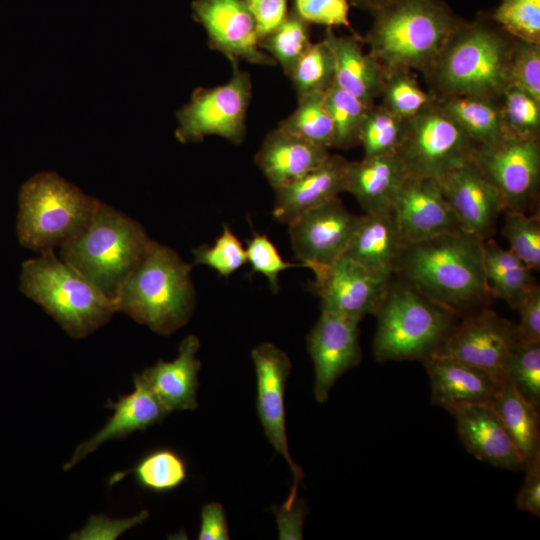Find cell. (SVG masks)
I'll return each mask as SVG.
<instances>
[{
	"instance_id": "cell-1",
	"label": "cell",
	"mask_w": 540,
	"mask_h": 540,
	"mask_svg": "<svg viewBox=\"0 0 540 540\" xmlns=\"http://www.w3.org/2000/svg\"><path fill=\"white\" fill-rule=\"evenodd\" d=\"M482 242L459 230L408 243L396 273L432 302L463 313L490 295Z\"/></svg>"
},
{
	"instance_id": "cell-2",
	"label": "cell",
	"mask_w": 540,
	"mask_h": 540,
	"mask_svg": "<svg viewBox=\"0 0 540 540\" xmlns=\"http://www.w3.org/2000/svg\"><path fill=\"white\" fill-rule=\"evenodd\" d=\"M373 13L365 42L385 69L426 73L461 23L441 0H387Z\"/></svg>"
},
{
	"instance_id": "cell-3",
	"label": "cell",
	"mask_w": 540,
	"mask_h": 540,
	"mask_svg": "<svg viewBox=\"0 0 540 540\" xmlns=\"http://www.w3.org/2000/svg\"><path fill=\"white\" fill-rule=\"evenodd\" d=\"M192 264L168 246L151 240L115 299L116 312L155 333L170 335L184 326L195 306Z\"/></svg>"
},
{
	"instance_id": "cell-4",
	"label": "cell",
	"mask_w": 540,
	"mask_h": 540,
	"mask_svg": "<svg viewBox=\"0 0 540 540\" xmlns=\"http://www.w3.org/2000/svg\"><path fill=\"white\" fill-rule=\"evenodd\" d=\"M151 240L138 221L100 201L91 221L58 248V256L115 303Z\"/></svg>"
},
{
	"instance_id": "cell-5",
	"label": "cell",
	"mask_w": 540,
	"mask_h": 540,
	"mask_svg": "<svg viewBox=\"0 0 540 540\" xmlns=\"http://www.w3.org/2000/svg\"><path fill=\"white\" fill-rule=\"evenodd\" d=\"M513 42L482 21L460 23L425 73L440 94L500 97Z\"/></svg>"
},
{
	"instance_id": "cell-6",
	"label": "cell",
	"mask_w": 540,
	"mask_h": 540,
	"mask_svg": "<svg viewBox=\"0 0 540 540\" xmlns=\"http://www.w3.org/2000/svg\"><path fill=\"white\" fill-rule=\"evenodd\" d=\"M19 290L40 305L73 338H84L109 322L115 303L55 251L25 260Z\"/></svg>"
},
{
	"instance_id": "cell-7",
	"label": "cell",
	"mask_w": 540,
	"mask_h": 540,
	"mask_svg": "<svg viewBox=\"0 0 540 540\" xmlns=\"http://www.w3.org/2000/svg\"><path fill=\"white\" fill-rule=\"evenodd\" d=\"M99 202L54 171L36 173L20 187L18 241L39 254L55 251L87 226Z\"/></svg>"
},
{
	"instance_id": "cell-8",
	"label": "cell",
	"mask_w": 540,
	"mask_h": 540,
	"mask_svg": "<svg viewBox=\"0 0 540 540\" xmlns=\"http://www.w3.org/2000/svg\"><path fill=\"white\" fill-rule=\"evenodd\" d=\"M375 359L422 360L435 352L454 325L455 314L432 302L405 281L387 286L375 313Z\"/></svg>"
},
{
	"instance_id": "cell-9",
	"label": "cell",
	"mask_w": 540,
	"mask_h": 540,
	"mask_svg": "<svg viewBox=\"0 0 540 540\" xmlns=\"http://www.w3.org/2000/svg\"><path fill=\"white\" fill-rule=\"evenodd\" d=\"M477 145L439 106L436 97L421 112L407 120L397 154L408 176L439 181L472 159Z\"/></svg>"
},
{
	"instance_id": "cell-10",
	"label": "cell",
	"mask_w": 540,
	"mask_h": 540,
	"mask_svg": "<svg viewBox=\"0 0 540 540\" xmlns=\"http://www.w3.org/2000/svg\"><path fill=\"white\" fill-rule=\"evenodd\" d=\"M251 94L249 73L232 64L231 78L226 83L195 89L190 101L176 112L175 137L181 143L200 142L207 136L241 143Z\"/></svg>"
},
{
	"instance_id": "cell-11",
	"label": "cell",
	"mask_w": 540,
	"mask_h": 540,
	"mask_svg": "<svg viewBox=\"0 0 540 540\" xmlns=\"http://www.w3.org/2000/svg\"><path fill=\"white\" fill-rule=\"evenodd\" d=\"M472 160L498 191L504 212L527 213L536 203L540 182L538 138L507 132L495 143L477 145Z\"/></svg>"
},
{
	"instance_id": "cell-12",
	"label": "cell",
	"mask_w": 540,
	"mask_h": 540,
	"mask_svg": "<svg viewBox=\"0 0 540 540\" xmlns=\"http://www.w3.org/2000/svg\"><path fill=\"white\" fill-rule=\"evenodd\" d=\"M255 368L258 417L268 442L289 465L293 484L282 504L289 508L297 499L298 487L303 480V470L289 452L286 434L285 389L291 371L287 354L272 343H261L251 351Z\"/></svg>"
},
{
	"instance_id": "cell-13",
	"label": "cell",
	"mask_w": 540,
	"mask_h": 540,
	"mask_svg": "<svg viewBox=\"0 0 540 540\" xmlns=\"http://www.w3.org/2000/svg\"><path fill=\"white\" fill-rule=\"evenodd\" d=\"M360 218L338 196L301 214L288 224L296 258L310 270L333 263L344 255Z\"/></svg>"
},
{
	"instance_id": "cell-14",
	"label": "cell",
	"mask_w": 540,
	"mask_h": 540,
	"mask_svg": "<svg viewBox=\"0 0 540 540\" xmlns=\"http://www.w3.org/2000/svg\"><path fill=\"white\" fill-rule=\"evenodd\" d=\"M191 8L193 18L206 31L210 48L231 64L276 63L259 47L257 22L245 0H194Z\"/></svg>"
},
{
	"instance_id": "cell-15",
	"label": "cell",
	"mask_w": 540,
	"mask_h": 540,
	"mask_svg": "<svg viewBox=\"0 0 540 540\" xmlns=\"http://www.w3.org/2000/svg\"><path fill=\"white\" fill-rule=\"evenodd\" d=\"M517 340V325L484 309L454 324L435 352L457 358L504 381V365Z\"/></svg>"
},
{
	"instance_id": "cell-16",
	"label": "cell",
	"mask_w": 540,
	"mask_h": 540,
	"mask_svg": "<svg viewBox=\"0 0 540 540\" xmlns=\"http://www.w3.org/2000/svg\"><path fill=\"white\" fill-rule=\"evenodd\" d=\"M313 289L321 300V311L361 321L375 315L390 280H382L346 255L312 270Z\"/></svg>"
},
{
	"instance_id": "cell-17",
	"label": "cell",
	"mask_w": 540,
	"mask_h": 540,
	"mask_svg": "<svg viewBox=\"0 0 540 540\" xmlns=\"http://www.w3.org/2000/svg\"><path fill=\"white\" fill-rule=\"evenodd\" d=\"M359 321L332 312L321 315L307 337V349L314 364V396L328 400L329 392L345 372L360 364Z\"/></svg>"
},
{
	"instance_id": "cell-18",
	"label": "cell",
	"mask_w": 540,
	"mask_h": 540,
	"mask_svg": "<svg viewBox=\"0 0 540 540\" xmlns=\"http://www.w3.org/2000/svg\"><path fill=\"white\" fill-rule=\"evenodd\" d=\"M461 230L481 240L490 238L504 207L496 188L471 159L439 181Z\"/></svg>"
},
{
	"instance_id": "cell-19",
	"label": "cell",
	"mask_w": 540,
	"mask_h": 540,
	"mask_svg": "<svg viewBox=\"0 0 540 540\" xmlns=\"http://www.w3.org/2000/svg\"><path fill=\"white\" fill-rule=\"evenodd\" d=\"M392 206L408 243L461 230L439 182L433 178L408 176Z\"/></svg>"
},
{
	"instance_id": "cell-20",
	"label": "cell",
	"mask_w": 540,
	"mask_h": 540,
	"mask_svg": "<svg viewBox=\"0 0 540 540\" xmlns=\"http://www.w3.org/2000/svg\"><path fill=\"white\" fill-rule=\"evenodd\" d=\"M431 386V403L447 411L459 405L491 404L503 381L452 356L433 352L421 360Z\"/></svg>"
},
{
	"instance_id": "cell-21",
	"label": "cell",
	"mask_w": 540,
	"mask_h": 540,
	"mask_svg": "<svg viewBox=\"0 0 540 540\" xmlns=\"http://www.w3.org/2000/svg\"><path fill=\"white\" fill-rule=\"evenodd\" d=\"M448 412L463 445L475 458L502 469H525L514 441L490 404L459 405Z\"/></svg>"
},
{
	"instance_id": "cell-22",
	"label": "cell",
	"mask_w": 540,
	"mask_h": 540,
	"mask_svg": "<svg viewBox=\"0 0 540 540\" xmlns=\"http://www.w3.org/2000/svg\"><path fill=\"white\" fill-rule=\"evenodd\" d=\"M408 245L393 206L361 215L344 255L375 277L391 280Z\"/></svg>"
},
{
	"instance_id": "cell-23",
	"label": "cell",
	"mask_w": 540,
	"mask_h": 540,
	"mask_svg": "<svg viewBox=\"0 0 540 540\" xmlns=\"http://www.w3.org/2000/svg\"><path fill=\"white\" fill-rule=\"evenodd\" d=\"M133 382L132 392L116 402L108 401L107 406L113 414L95 435L76 447L71 459L65 463L64 471L70 470L103 443L144 431L170 414L140 373L134 374Z\"/></svg>"
},
{
	"instance_id": "cell-24",
	"label": "cell",
	"mask_w": 540,
	"mask_h": 540,
	"mask_svg": "<svg viewBox=\"0 0 540 540\" xmlns=\"http://www.w3.org/2000/svg\"><path fill=\"white\" fill-rule=\"evenodd\" d=\"M349 161L329 154L318 167L289 184L275 189L273 216L289 224L301 214L346 191Z\"/></svg>"
},
{
	"instance_id": "cell-25",
	"label": "cell",
	"mask_w": 540,
	"mask_h": 540,
	"mask_svg": "<svg viewBox=\"0 0 540 540\" xmlns=\"http://www.w3.org/2000/svg\"><path fill=\"white\" fill-rule=\"evenodd\" d=\"M199 348L198 337L188 335L181 341L178 354L173 360L160 359L140 373L170 413L194 410L198 406V374L201 362L196 354Z\"/></svg>"
},
{
	"instance_id": "cell-26",
	"label": "cell",
	"mask_w": 540,
	"mask_h": 540,
	"mask_svg": "<svg viewBox=\"0 0 540 540\" xmlns=\"http://www.w3.org/2000/svg\"><path fill=\"white\" fill-rule=\"evenodd\" d=\"M328 156L327 148L277 127L267 134L254 161L275 190L318 167Z\"/></svg>"
},
{
	"instance_id": "cell-27",
	"label": "cell",
	"mask_w": 540,
	"mask_h": 540,
	"mask_svg": "<svg viewBox=\"0 0 540 540\" xmlns=\"http://www.w3.org/2000/svg\"><path fill=\"white\" fill-rule=\"evenodd\" d=\"M407 177L397 153L364 157L349 162L346 192L355 197L365 213L378 212L392 206Z\"/></svg>"
},
{
	"instance_id": "cell-28",
	"label": "cell",
	"mask_w": 540,
	"mask_h": 540,
	"mask_svg": "<svg viewBox=\"0 0 540 540\" xmlns=\"http://www.w3.org/2000/svg\"><path fill=\"white\" fill-rule=\"evenodd\" d=\"M330 46L335 60V83L366 106L380 96L385 68L365 53L356 35H338L327 27L323 38Z\"/></svg>"
},
{
	"instance_id": "cell-29",
	"label": "cell",
	"mask_w": 540,
	"mask_h": 540,
	"mask_svg": "<svg viewBox=\"0 0 540 540\" xmlns=\"http://www.w3.org/2000/svg\"><path fill=\"white\" fill-rule=\"evenodd\" d=\"M500 97L462 94L436 97L439 106L476 145H489L507 133Z\"/></svg>"
},
{
	"instance_id": "cell-30",
	"label": "cell",
	"mask_w": 540,
	"mask_h": 540,
	"mask_svg": "<svg viewBox=\"0 0 540 540\" xmlns=\"http://www.w3.org/2000/svg\"><path fill=\"white\" fill-rule=\"evenodd\" d=\"M484 273L490 295L517 309L535 285L532 270L510 249L491 238L482 242Z\"/></svg>"
},
{
	"instance_id": "cell-31",
	"label": "cell",
	"mask_w": 540,
	"mask_h": 540,
	"mask_svg": "<svg viewBox=\"0 0 540 540\" xmlns=\"http://www.w3.org/2000/svg\"><path fill=\"white\" fill-rule=\"evenodd\" d=\"M490 405L498 414L527 465L540 454L539 408L527 401L506 380L503 381Z\"/></svg>"
},
{
	"instance_id": "cell-32",
	"label": "cell",
	"mask_w": 540,
	"mask_h": 540,
	"mask_svg": "<svg viewBox=\"0 0 540 540\" xmlns=\"http://www.w3.org/2000/svg\"><path fill=\"white\" fill-rule=\"evenodd\" d=\"M130 473L141 488L166 493L187 480L188 468L184 458L175 450L158 448L143 455Z\"/></svg>"
},
{
	"instance_id": "cell-33",
	"label": "cell",
	"mask_w": 540,
	"mask_h": 540,
	"mask_svg": "<svg viewBox=\"0 0 540 540\" xmlns=\"http://www.w3.org/2000/svg\"><path fill=\"white\" fill-rule=\"evenodd\" d=\"M310 45V24L293 8L274 30L259 40V47L281 66L287 76Z\"/></svg>"
},
{
	"instance_id": "cell-34",
	"label": "cell",
	"mask_w": 540,
	"mask_h": 540,
	"mask_svg": "<svg viewBox=\"0 0 540 540\" xmlns=\"http://www.w3.org/2000/svg\"><path fill=\"white\" fill-rule=\"evenodd\" d=\"M277 127L327 149L333 147L334 129L324 92H314L298 100L296 110Z\"/></svg>"
},
{
	"instance_id": "cell-35",
	"label": "cell",
	"mask_w": 540,
	"mask_h": 540,
	"mask_svg": "<svg viewBox=\"0 0 540 540\" xmlns=\"http://www.w3.org/2000/svg\"><path fill=\"white\" fill-rule=\"evenodd\" d=\"M288 77L298 100L314 92H325L335 81V60L328 43L324 39L311 43Z\"/></svg>"
},
{
	"instance_id": "cell-36",
	"label": "cell",
	"mask_w": 540,
	"mask_h": 540,
	"mask_svg": "<svg viewBox=\"0 0 540 540\" xmlns=\"http://www.w3.org/2000/svg\"><path fill=\"white\" fill-rule=\"evenodd\" d=\"M407 127V120L402 119L382 105L367 108L359 132V143L364 150V157L388 153H397Z\"/></svg>"
},
{
	"instance_id": "cell-37",
	"label": "cell",
	"mask_w": 540,
	"mask_h": 540,
	"mask_svg": "<svg viewBox=\"0 0 540 540\" xmlns=\"http://www.w3.org/2000/svg\"><path fill=\"white\" fill-rule=\"evenodd\" d=\"M380 95L382 106L405 120L417 115L435 99L406 69H385Z\"/></svg>"
},
{
	"instance_id": "cell-38",
	"label": "cell",
	"mask_w": 540,
	"mask_h": 540,
	"mask_svg": "<svg viewBox=\"0 0 540 540\" xmlns=\"http://www.w3.org/2000/svg\"><path fill=\"white\" fill-rule=\"evenodd\" d=\"M324 103L333 123V147L346 149L358 144L368 106L335 82L324 92Z\"/></svg>"
},
{
	"instance_id": "cell-39",
	"label": "cell",
	"mask_w": 540,
	"mask_h": 540,
	"mask_svg": "<svg viewBox=\"0 0 540 540\" xmlns=\"http://www.w3.org/2000/svg\"><path fill=\"white\" fill-rule=\"evenodd\" d=\"M504 380L540 408V343L519 339L514 343L504 365Z\"/></svg>"
},
{
	"instance_id": "cell-40",
	"label": "cell",
	"mask_w": 540,
	"mask_h": 540,
	"mask_svg": "<svg viewBox=\"0 0 540 540\" xmlns=\"http://www.w3.org/2000/svg\"><path fill=\"white\" fill-rule=\"evenodd\" d=\"M506 131L519 137L538 138L540 130V100L509 84L500 96Z\"/></svg>"
},
{
	"instance_id": "cell-41",
	"label": "cell",
	"mask_w": 540,
	"mask_h": 540,
	"mask_svg": "<svg viewBox=\"0 0 540 540\" xmlns=\"http://www.w3.org/2000/svg\"><path fill=\"white\" fill-rule=\"evenodd\" d=\"M502 235L509 249L532 271L540 269V217L526 212L505 211Z\"/></svg>"
},
{
	"instance_id": "cell-42",
	"label": "cell",
	"mask_w": 540,
	"mask_h": 540,
	"mask_svg": "<svg viewBox=\"0 0 540 540\" xmlns=\"http://www.w3.org/2000/svg\"><path fill=\"white\" fill-rule=\"evenodd\" d=\"M492 19L516 40L540 43V0H502Z\"/></svg>"
},
{
	"instance_id": "cell-43",
	"label": "cell",
	"mask_w": 540,
	"mask_h": 540,
	"mask_svg": "<svg viewBox=\"0 0 540 540\" xmlns=\"http://www.w3.org/2000/svg\"><path fill=\"white\" fill-rule=\"evenodd\" d=\"M246 262L242 242L227 225L212 245H201L193 250V265L208 266L220 276L233 274Z\"/></svg>"
},
{
	"instance_id": "cell-44",
	"label": "cell",
	"mask_w": 540,
	"mask_h": 540,
	"mask_svg": "<svg viewBox=\"0 0 540 540\" xmlns=\"http://www.w3.org/2000/svg\"><path fill=\"white\" fill-rule=\"evenodd\" d=\"M509 81L540 100V43L515 39L509 61Z\"/></svg>"
},
{
	"instance_id": "cell-45",
	"label": "cell",
	"mask_w": 540,
	"mask_h": 540,
	"mask_svg": "<svg viewBox=\"0 0 540 540\" xmlns=\"http://www.w3.org/2000/svg\"><path fill=\"white\" fill-rule=\"evenodd\" d=\"M245 250L247 262L252 271L265 276L273 292L279 290L281 272L293 267H304L301 263L285 261L274 243L265 234L253 232Z\"/></svg>"
},
{
	"instance_id": "cell-46",
	"label": "cell",
	"mask_w": 540,
	"mask_h": 540,
	"mask_svg": "<svg viewBox=\"0 0 540 540\" xmlns=\"http://www.w3.org/2000/svg\"><path fill=\"white\" fill-rule=\"evenodd\" d=\"M293 9L309 24L329 28L350 25L348 0H294Z\"/></svg>"
},
{
	"instance_id": "cell-47",
	"label": "cell",
	"mask_w": 540,
	"mask_h": 540,
	"mask_svg": "<svg viewBox=\"0 0 540 540\" xmlns=\"http://www.w3.org/2000/svg\"><path fill=\"white\" fill-rule=\"evenodd\" d=\"M146 510L137 515L123 519H111L103 515H93L79 531L71 534L69 539L76 540H114L125 531L140 525L148 517Z\"/></svg>"
},
{
	"instance_id": "cell-48",
	"label": "cell",
	"mask_w": 540,
	"mask_h": 540,
	"mask_svg": "<svg viewBox=\"0 0 540 540\" xmlns=\"http://www.w3.org/2000/svg\"><path fill=\"white\" fill-rule=\"evenodd\" d=\"M520 323L518 339L526 343H540V288L536 284L527 292L517 309Z\"/></svg>"
},
{
	"instance_id": "cell-49",
	"label": "cell",
	"mask_w": 540,
	"mask_h": 540,
	"mask_svg": "<svg viewBox=\"0 0 540 540\" xmlns=\"http://www.w3.org/2000/svg\"><path fill=\"white\" fill-rule=\"evenodd\" d=\"M525 478L516 497L518 509L540 515V454L537 455L524 469Z\"/></svg>"
},
{
	"instance_id": "cell-50",
	"label": "cell",
	"mask_w": 540,
	"mask_h": 540,
	"mask_svg": "<svg viewBox=\"0 0 540 540\" xmlns=\"http://www.w3.org/2000/svg\"><path fill=\"white\" fill-rule=\"evenodd\" d=\"M287 3L288 0H250L247 3L257 22L259 40L284 20Z\"/></svg>"
},
{
	"instance_id": "cell-51",
	"label": "cell",
	"mask_w": 540,
	"mask_h": 540,
	"mask_svg": "<svg viewBox=\"0 0 540 540\" xmlns=\"http://www.w3.org/2000/svg\"><path fill=\"white\" fill-rule=\"evenodd\" d=\"M226 514L222 504L210 502L201 509L199 540H228Z\"/></svg>"
},
{
	"instance_id": "cell-52",
	"label": "cell",
	"mask_w": 540,
	"mask_h": 540,
	"mask_svg": "<svg viewBox=\"0 0 540 540\" xmlns=\"http://www.w3.org/2000/svg\"><path fill=\"white\" fill-rule=\"evenodd\" d=\"M274 514L280 539L299 540L303 538L302 528L305 505L302 501L296 499L289 508L283 505L276 507Z\"/></svg>"
},
{
	"instance_id": "cell-53",
	"label": "cell",
	"mask_w": 540,
	"mask_h": 540,
	"mask_svg": "<svg viewBox=\"0 0 540 540\" xmlns=\"http://www.w3.org/2000/svg\"><path fill=\"white\" fill-rule=\"evenodd\" d=\"M386 1L387 0H348V2L352 3L353 5L362 9L370 10L372 12L379 8Z\"/></svg>"
},
{
	"instance_id": "cell-54",
	"label": "cell",
	"mask_w": 540,
	"mask_h": 540,
	"mask_svg": "<svg viewBox=\"0 0 540 540\" xmlns=\"http://www.w3.org/2000/svg\"><path fill=\"white\" fill-rule=\"evenodd\" d=\"M247 3L250 1V0H245Z\"/></svg>"
}]
</instances>
